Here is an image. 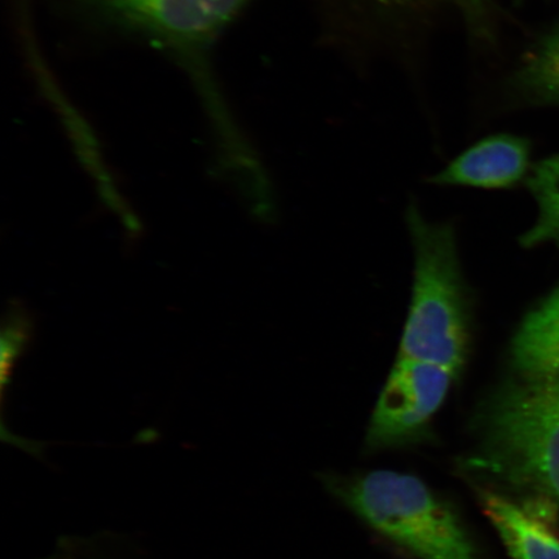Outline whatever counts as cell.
I'll return each instance as SVG.
<instances>
[{"instance_id":"277c9868","label":"cell","mask_w":559,"mask_h":559,"mask_svg":"<svg viewBox=\"0 0 559 559\" xmlns=\"http://www.w3.org/2000/svg\"><path fill=\"white\" fill-rule=\"evenodd\" d=\"M104 21L185 50L218 37L249 0H81Z\"/></svg>"},{"instance_id":"6da1fadb","label":"cell","mask_w":559,"mask_h":559,"mask_svg":"<svg viewBox=\"0 0 559 559\" xmlns=\"http://www.w3.org/2000/svg\"><path fill=\"white\" fill-rule=\"evenodd\" d=\"M477 465L559 519V377L501 383L481 404Z\"/></svg>"},{"instance_id":"30bf717a","label":"cell","mask_w":559,"mask_h":559,"mask_svg":"<svg viewBox=\"0 0 559 559\" xmlns=\"http://www.w3.org/2000/svg\"><path fill=\"white\" fill-rule=\"evenodd\" d=\"M527 187L536 201V222L522 235L524 248L555 243L559 247V155L542 159L531 167Z\"/></svg>"},{"instance_id":"8992f818","label":"cell","mask_w":559,"mask_h":559,"mask_svg":"<svg viewBox=\"0 0 559 559\" xmlns=\"http://www.w3.org/2000/svg\"><path fill=\"white\" fill-rule=\"evenodd\" d=\"M527 139L499 134L480 140L431 178L439 186L500 190L513 187L530 173Z\"/></svg>"},{"instance_id":"5b68a950","label":"cell","mask_w":559,"mask_h":559,"mask_svg":"<svg viewBox=\"0 0 559 559\" xmlns=\"http://www.w3.org/2000/svg\"><path fill=\"white\" fill-rule=\"evenodd\" d=\"M456 377L432 362L397 359L370 419V449H388L424 435Z\"/></svg>"},{"instance_id":"8fae6325","label":"cell","mask_w":559,"mask_h":559,"mask_svg":"<svg viewBox=\"0 0 559 559\" xmlns=\"http://www.w3.org/2000/svg\"><path fill=\"white\" fill-rule=\"evenodd\" d=\"M457 2L463 7L466 17L475 27L485 25L487 0H457Z\"/></svg>"},{"instance_id":"3957f363","label":"cell","mask_w":559,"mask_h":559,"mask_svg":"<svg viewBox=\"0 0 559 559\" xmlns=\"http://www.w3.org/2000/svg\"><path fill=\"white\" fill-rule=\"evenodd\" d=\"M334 487L356 515L419 559H480L456 512L415 475L376 471Z\"/></svg>"},{"instance_id":"9c48e42d","label":"cell","mask_w":559,"mask_h":559,"mask_svg":"<svg viewBox=\"0 0 559 559\" xmlns=\"http://www.w3.org/2000/svg\"><path fill=\"white\" fill-rule=\"evenodd\" d=\"M512 86L531 104L559 105V23L536 41L514 73Z\"/></svg>"},{"instance_id":"7c38bea8","label":"cell","mask_w":559,"mask_h":559,"mask_svg":"<svg viewBox=\"0 0 559 559\" xmlns=\"http://www.w3.org/2000/svg\"><path fill=\"white\" fill-rule=\"evenodd\" d=\"M384 2L396 4V3H404V0H384Z\"/></svg>"},{"instance_id":"52a82bcc","label":"cell","mask_w":559,"mask_h":559,"mask_svg":"<svg viewBox=\"0 0 559 559\" xmlns=\"http://www.w3.org/2000/svg\"><path fill=\"white\" fill-rule=\"evenodd\" d=\"M480 501L512 559H559V537L535 509L488 489Z\"/></svg>"},{"instance_id":"ba28073f","label":"cell","mask_w":559,"mask_h":559,"mask_svg":"<svg viewBox=\"0 0 559 559\" xmlns=\"http://www.w3.org/2000/svg\"><path fill=\"white\" fill-rule=\"evenodd\" d=\"M515 376L559 377V285L522 320L510 345Z\"/></svg>"},{"instance_id":"7a4b0ae2","label":"cell","mask_w":559,"mask_h":559,"mask_svg":"<svg viewBox=\"0 0 559 559\" xmlns=\"http://www.w3.org/2000/svg\"><path fill=\"white\" fill-rule=\"evenodd\" d=\"M407 222L415 251L414 289L400 358L432 362L463 373L472 345V309L461 272L456 236L426 221L411 205Z\"/></svg>"}]
</instances>
